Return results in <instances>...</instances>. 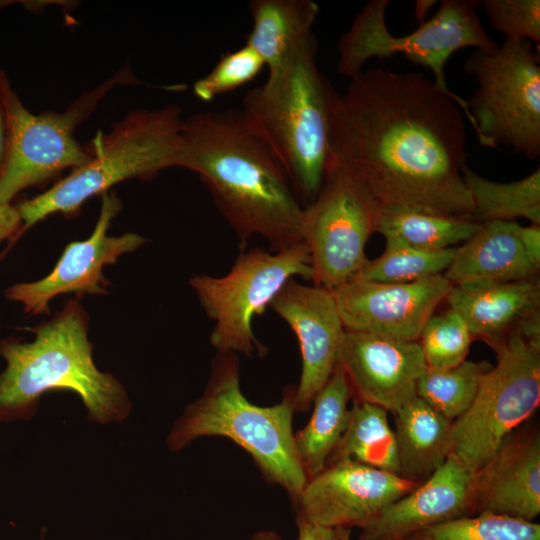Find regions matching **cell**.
Segmentation results:
<instances>
[{
	"label": "cell",
	"instance_id": "2e32d148",
	"mask_svg": "<svg viewBox=\"0 0 540 540\" xmlns=\"http://www.w3.org/2000/svg\"><path fill=\"white\" fill-rule=\"evenodd\" d=\"M297 337L301 375L295 410L307 411L339 362L345 333L332 290L290 279L269 305Z\"/></svg>",
	"mask_w": 540,
	"mask_h": 540
},
{
	"label": "cell",
	"instance_id": "5b68a950",
	"mask_svg": "<svg viewBox=\"0 0 540 540\" xmlns=\"http://www.w3.org/2000/svg\"><path fill=\"white\" fill-rule=\"evenodd\" d=\"M295 411L293 385L273 406L252 404L241 390L238 355L217 352L203 394L175 422L167 446L179 451L203 436L226 437L247 451L264 477L293 500L308 480L294 444Z\"/></svg>",
	"mask_w": 540,
	"mask_h": 540
},
{
	"label": "cell",
	"instance_id": "7a4b0ae2",
	"mask_svg": "<svg viewBox=\"0 0 540 540\" xmlns=\"http://www.w3.org/2000/svg\"><path fill=\"white\" fill-rule=\"evenodd\" d=\"M175 167L196 173L242 244L277 252L303 241L304 209L271 145L242 109L184 117Z\"/></svg>",
	"mask_w": 540,
	"mask_h": 540
},
{
	"label": "cell",
	"instance_id": "f1b7e54d",
	"mask_svg": "<svg viewBox=\"0 0 540 540\" xmlns=\"http://www.w3.org/2000/svg\"><path fill=\"white\" fill-rule=\"evenodd\" d=\"M383 253L368 260L354 277L382 283H409L443 274L449 267L456 247L424 250L394 238H385Z\"/></svg>",
	"mask_w": 540,
	"mask_h": 540
},
{
	"label": "cell",
	"instance_id": "7c38bea8",
	"mask_svg": "<svg viewBox=\"0 0 540 540\" xmlns=\"http://www.w3.org/2000/svg\"><path fill=\"white\" fill-rule=\"evenodd\" d=\"M377 219L360 191L328 161L322 187L304 209L303 241L311 253L313 284L334 290L359 273L368 262L365 247Z\"/></svg>",
	"mask_w": 540,
	"mask_h": 540
},
{
	"label": "cell",
	"instance_id": "1f68e13d",
	"mask_svg": "<svg viewBox=\"0 0 540 540\" xmlns=\"http://www.w3.org/2000/svg\"><path fill=\"white\" fill-rule=\"evenodd\" d=\"M264 67L262 58L244 44L222 55L211 71L194 83L193 92L201 101H212L252 81Z\"/></svg>",
	"mask_w": 540,
	"mask_h": 540
},
{
	"label": "cell",
	"instance_id": "5bb4252c",
	"mask_svg": "<svg viewBox=\"0 0 540 540\" xmlns=\"http://www.w3.org/2000/svg\"><path fill=\"white\" fill-rule=\"evenodd\" d=\"M420 482L354 460L331 462L292 500L296 517L329 528H363Z\"/></svg>",
	"mask_w": 540,
	"mask_h": 540
},
{
	"label": "cell",
	"instance_id": "d6986e66",
	"mask_svg": "<svg viewBox=\"0 0 540 540\" xmlns=\"http://www.w3.org/2000/svg\"><path fill=\"white\" fill-rule=\"evenodd\" d=\"M475 514L533 522L540 513V433L519 427L476 471Z\"/></svg>",
	"mask_w": 540,
	"mask_h": 540
},
{
	"label": "cell",
	"instance_id": "6da1fadb",
	"mask_svg": "<svg viewBox=\"0 0 540 540\" xmlns=\"http://www.w3.org/2000/svg\"><path fill=\"white\" fill-rule=\"evenodd\" d=\"M465 118L473 126L467 100L421 73L362 70L334 104L329 161L377 217L414 211L474 220L462 179Z\"/></svg>",
	"mask_w": 540,
	"mask_h": 540
},
{
	"label": "cell",
	"instance_id": "603a6c76",
	"mask_svg": "<svg viewBox=\"0 0 540 540\" xmlns=\"http://www.w3.org/2000/svg\"><path fill=\"white\" fill-rule=\"evenodd\" d=\"M393 415L400 476L421 483L452 452V421L418 396L405 403Z\"/></svg>",
	"mask_w": 540,
	"mask_h": 540
},
{
	"label": "cell",
	"instance_id": "ba28073f",
	"mask_svg": "<svg viewBox=\"0 0 540 540\" xmlns=\"http://www.w3.org/2000/svg\"><path fill=\"white\" fill-rule=\"evenodd\" d=\"M389 3L370 0L357 13L337 44L338 73L352 79L369 59L402 54L412 63L431 70L434 84L460 99L446 82L444 69L451 55L466 47L490 51L498 46L487 36L477 15L481 1L443 0L432 18L404 36H394L388 29L385 15Z\"/></svg>",
	"mask_w": 540,
	"mask_h": 540
},
{
	"label": "cell",
	"instance_id": "83f0119b",
	"mask_svg": "<svg viewBox=\"0 0 540 540\" xmlns=\"http://www.w3.org/2000/svg\"><path fill=\"white\" fill-rule=\"evenodd\" d=\"M492 366L487 361L464 360L450 368H426L417 383L416 395L453 422L470 407Z\"/></svg>",
	"mask_w": 540,
	"mask_h": 540
},
{
	"label": "cell",
	"instance_id": "7402d4cb",
	"mask_svg": "<svg viewBox=\"0 0 540 540\" xmlns=\"http://www.w3.org/2000/svg\"><path fill=\"white\" fill-rule=\"evenodd\" d=\"M249 12L252 29L245 44L262 58L268 74L315 37L319 6L312 0H252Z\"/></svg>",
	"mask_w": 540,
	"mask_h": 540
},
{
	"label": "cell",
	"instance_id": "4dcf8cb0",
	"mask_svg": "<svg viewBox=\"0 0 540 540\" xmlns=\"http://www.w3.org/2000/svg\"><path fill=\"white\" fill-rule=\"evenodd\" d=\"M472 334L462 317L448 308L426 322L418 343L427 368H450L466 360Z\"/></svg>",
	"mask_w": 540,
	"mask_h": 540
},
{
	"label": "cell",
	"instance_id": "836d02e7",
	"mask_svg": "<svg viewBox=\"0 0 540 540\" xmlns=\"http://www.w3.org/2000/svg\"><path fill=\"white\" fill-rule=\"evenodd\" d=\"M23 222L16 205L0 202V244L10 248L22 236Z\"/></svg>",
	"mask_w": 540,
	"mask_h": 540
},
{
	"label": "cell",
	"instance_id": "484cf974",
	"mask_svg": "<svg viewBox=\"0 0 540 540\" xmlns=\"http://www.w3.org/2000/svg\"><path fill=\"white\" fill-rule=\"evenodd\" d=\"M462 179L474 205L476 222L515 221L526 218L540 224V169L513 182L488 180L466 164L462 166Z\"/></svg>",
	"mask_w": 540,
	"mask_h": 540
},
{
	"label": "cell",
	"instance_id": "e0dca14e",
	"mask_svg": "<svg viewBox=\"0 0 540 540\" xmlns=\"http://www.w3.org/2000/svg\"><path fill=\"white\" fill-rule=\"evenodd\" d=\"M338 364L354 399L392 414L417 396V383L427 368L418 341L346 329Z\"/></svg>",
	"mask_w": 540,
	"mask_h": 540
},
{
	"label": "cell",
	"instance_id": "ab89813d",
	"mask_svg": "<svg viewBox=\"0 0 540 540\" xmlns=\"http://www.w3.org/2000/svg\"><path fill=\"white\" fill-rule=\"evenodd\" d=\"M340 540H350V529L338 528Z\"/></svg>",
	"mask_w": 540,
	"mask_h": 540
},
{
	"label": "cell",
	"instance_id": "ffe728a7",
	"mask_svg": "<svg viewBox=\"0 0 540 540\" xmlns=\"http://www.w3.org/2000/svg\"><path fill=\"white\" fill-rule=\"evenodd\" d=\"M516 221H488L461 246L443 276L458 287L501 284L535 278L537 269L518 237Z\"/></svg>",
	"mask_w": 540,
	"mask_h": 540
},
{
	"label": "cell",
	"instance_id": "9c48e42d",
	"mask_svg": "<svg viewBox=\"0 0 540 540\" xmlns=\"http://www.w3.org/2000/svg\"><path fill=\"white\" fill-rule=\"evenodd\" d=\"M313 281L308 245L302 241L272 252L242 250L229 272L220 277L195 274L189 284L207 316L214 321L210 343L218 353L263 357L267 348L256 338L252 322L293 278Z\"/></svg>",
	"mask_w": 540,
	"mask_h": 540
},
{
	"label": "cell",
	"instance_id": "277c9868",
	"mask_svg": "<svg viewBox=\"0 0 540 540\" xmlns=\"http://www.w3.org/2000/svg\"><path fill=\"white\" fill-rule=\"evenodd\" d=\"M317 50L315 36L242 101V111L282 161L304 206L324 181L339 95L317 66Z\"/></svg>",
	"mask_w": 540,
	"mask_h": 540
},
{
	"label": "cell",
	"instance_id": "d4e9b609",
	"mask_svg": "<svg viewBox=\"0 0 540 540\" xmlns=\"http://www.w3.org/2000/svg\"><path fill=\"white\" fill-rule=\"evenodd\" d=\"M387 414L377 405L354 399L347 428L327 464L350 459L400 475L396 436Z\"/></svg>",
	"mask_w": 540,
	"mask_h": 540
},
{
	"label": "cell",
	"instance_id": "8fae6325",
	"mask_svg": "<svg viewBox=\"0 0 540 540\" xmlns=\"http://www.w3.org/2000/svg\"><path fill=\"white\" fill-rule=\"evenodd\" d=\"M497 363L470 407L452 422V452L477 471L540 403V342L515 328L491 346Z\"/></svg>",
	"mask_w": 540,
	"mask_h": 540
},
{
	"label": "cell",
	"instance_id": "60d3db41",
	"mask_svg": "<svg viewBox=\"0 0 540 540\" xmlns=\"http://www.w3.org/2000/svg\"><path fill=\"white\" fill-rule=\"evenodd\" d=\"M43 538H44V535H41V538H40V540H43Z\"/></svg>",
	"mask_w": 540,
	"mask_h": 540
},
{
	"label": "cell",
	"instance_id": "cb8c5ba5",
	"mask_svg": "<svg viewBox=\"0 0 540 540\" xmlns=\"http://www.w3.org/2000/svg\"><path fill=\"white\" fill-rule=\"evenodd\" d=\"M351 396L347 378L338 364L315 396L309 422L294 434L295 448L308 479L325 468L343 436L349 421Z\"/></svg>",
	"mask_w": 540,
	"mask_h": 540
},
{
	"label": "cell",
	"instance_id": "ac0fdd59",
	"mask_svg": "<svg viewBox=\"0 0 540 540\" xmlns=\"http://www.w3.org/2000/svg\"><path fill=\"white\" fill-rule=\"evenodd\" d=\"M475 475L450 453L430 477L361 528L359 540H403L428 527L474 515Z\"/></svg>",
	"mask_w": 540,
	"mask_h": 540
},
{
	"label": "cell",
	"instance_id": "4fadbf2b",
	"mask_svg": "<svg viewBox=\"0 0 540 540\" xmlns=\"http://www.w3.org/2000/svg\"><path fill=\"white\" fill-rule=\"evenodd\" d=\"M121 209V200L115 192L103 193L98 220L91 235L85 240L69 243L45 277L8 287L4 292L5 298L22 304L24 312L33 316L49 314V303L58 295L107 294L109 281L103 274V267L116 263L120 256L135 251L147 241L131 232L120 236L108 235L112 220Z\"/></svg>",
	"mask_w": 540,
	"mask_h": 540
},
{
	"label": "cell",
	"instance_id": "d590c367",
	"mask_svg": "<svg viewBox=\"0 0 540 540\" xmlns=\"http://www.w3.org/2000/svg\"><path fill=\"white\" fill-rule=\"evenodd\" d=\"M297 540H340L338 529L314 524L301 517H296Z\"/></svg>",
	"mask_w": 540,
	"mask_h": 540
},
{
	"label": "cell",
	"instance_id": "8d00e7d4",
	"mask_svg": "<svg viewBox=\"0 0 540 540\" xmlns=\"http://www.w3.org/2000/svg\"><path fill=\"white\" fill-rule=\"evenodd\" d=\"M7 150V121L5 109L0 93V170L5 160Z\"/></svg>",
	"mask_w": 540,
	"mask_h": 540
},
{
	"label": "cell",
	"instance_id": "3957f363",
	"mask_svg": "<svg viewBox=\"0 0 540 540\" xmlns=\"http://www.w3.org/2000/svg\"><path fill=\"white\" fill-rule=\"evenodd\" d=\"M88 328V314L75 298L31 328V342L0 340V355L6 361L0 373V423L32 418L40 397L55 390L76 393L91 421L121 422L128 416L131 402L124 387L93 362Z\"/></svg>",
	"mask_w": 540,
	"mask_h": 540
},
{
	"label": "cell",
	"instance_id": "f35d334b",
	"mask_svg": "<svg viewBox=\"0 0 540 540\" xmlns=\"http://www.w3.org/2000/svg\"><path fill=\"white\" fill-rule=\"evenodd\" d=\"M248 540H282V538L275 531L263 530L253 534Z\"/></svg>",
	"mask_w": 540,
	"mask_h": 540
},
{
	"label": "cell",
	"instance_id": "44dd1931",
	"mask_svg": "<svg viewBox=\"0 0 540 540\" xmlns=\"http://www.w3.org/2000/svg\"><path fill=\"white\" fill-rule=\"evenodd\" d=\"M446 301L462 317L473 337L492 346L539 314L540 286L536 277L484 286H453Z\"/></svg>",
	"mask_w": 540,
	"mask_h": 540
},
{
	"label": "cell",
	"instance_id": "4316f807",
	"mask_svg": "<svg viewBox=\"0 0 540 540\" xmlns=\"http://www.w3.org/2000/svg\"><path fill=\"white\" fill-rule=\"evenodd\" d=\"M481 223L428 213L404 211L378 217L376 232L424 250H444L468 240Z\"/></svg>",
	"mask_w": 540,
	"mask_h": 540
},
{
	"label": "cell",
	"instance_id": "74e56055",
	"mask_svg": "<svg viewBox=\"0 0 540 540\" xmlns=\"http://www.w3.org/2000/svg\"><path fill=\"white\" fill-rule=\"evenodd\" d=\"M436 3L435 0H418L415 3V17L419 25L425 22V17L432 6Z\"/></svg>",
	"mask_w": 540,
	"mask_h": 540
},
{
	"label": "cell",
	"instance_id": "f546056e",
	"mask_svg": "<svg viewBox=\"0 0 540 540\" xmlns=\"http://www.w3.org/2000/svg\"><path fill=\"white\" fill-rule=\"evenodd\" d=\"M403 540H540V525L535 521L478 513L428 527Z\"/></svg>",
	"mask_w": 540,
	"mask_h": 540
},
{
	"label": "cell",
	"instance_id": "52a82bcc",
	"mask_svg": "<svg viewBox=\"0 0 540 540\" xmlns=\"http://www.w3.org/2000/svg\"><path fill=\"white\" fill-rule=\"evenodd\" d=\"M141 85L128 65L82 92L63 112L33 114L22 103L0 68V93L7 121V150L0 170V202L12 203L26 189L43 187L63 171L77 169L91 159L89 147L75 137L76 128L118 86Z\"/></svg>",
	"mask_w": 540,
	"mask_h": 540
},
{
	"label": "cell",
	"instance_id": "e575fe53",
	"mask_svg": "<svg viewBox=\"0 0 540 540\" xmlns=\"http://www.w3.org/2000/svg\"><path fill=\"white\" fill-rule=\"evenodd\" d=\"M518 237L521 245L532 262V264L540 268V226L531 224L529 226H518Z\"/></svg>",
	"mask_w": 540,
	"mask_h": 540
},
{
	"label": "cell",
	"instance_id": "8992f818",
	"mask_svg": "<svg viewBox=\"0 0 540 540\" xmlns=\"http://www.w3.org/2000/svg\"><path fill=\"white\" fill-rule=\"evenodd\" d=\"M183 110L177 104L135 109L99 131L90 143L91 159L70 171L43 193L16 205L22 235L49 215L74 216L91 197L108 192L125 180H150L175 167Z\"/></svg>",
	"mask_w": 540,
	"mask_h": 540
},
{
	"label": "cell",
	"instance_id": "30bf717a",
	"mask_svg": "<svg viewBox=\"0 0 540 540\" xmlns=\"http://www.w3.org/2000/svg\"><path fill=\"white\" fill-rule=\"evenodd\" d=\"M464 71L477 88L467 101L479 143L511 147L540 157V57L530 41L505 39L490 51H475Z\"/></svg>",
	"mask_w": 540,
	"mask_h": 540
},
{
	"label": "cell",
	"instance_id": "9a60e30c",
	"mask_svg": "<svg viewBox=\"0 0 540 540\" xmlns=\"http://www.w3.org/2000/svg\"><path fill=\"white\" fill-rule=\"evenodd\" d=\"M452 287L441 274L409 283L353 278L332 292L346 330L418 341L426 322Z\"/></svg>",
	"mask_w": 540,
	"mask_h": 540
},
{
	"label": "cell",
	"instance_id": "d6a6232c",
	"mask_svg": "<svg viewBox=\"0 0 540 540\" xmlns=\"http://www.w3.org/2000/svg\"><path fill=\"white\" fill-rule=\"evenodd\" d=\"M481 6L492 28L506 39L540 43L539 0H484Z\"/></svg>",
	"mask_w": 540,
	"mask_h": 540
}]
</instances>
